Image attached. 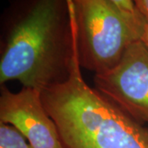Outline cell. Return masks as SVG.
<instances>
[{
	"label": "cell",
	"mask_w": 148,
	"mask_h": 148,
	"mask_svg": "<svg viewBox=\"0 0 148 148\" xmlns=\"http://www.w3.org/2000/svg\"><path fill=\"white\" fill-rule=\"evenodd\" d=\"M122 11L133 16H142L133 3L132 0H110Z\"/></svg>",
	"instance_id": "52a82bcc"
},
{
	"label": "cell",
	"mask_w": 148,
	"mask_h": 148,
	"mask_svg": "<svg viewBox=\"0 0 148 148\" xmlns=\"http://www.w3.org/2000/svg\"><path fill=\"white\" fill-rule=\"evenodd\" d=\"M27 141L15 127L0 123V148H34Z\"/></svg>",
	"instance_id": "8992f818"
},
{
	"label": "cell",
	"mask_w": 148,
	"mask_h": 148,
	"mask_svg": "<svg viewBox=\"0 0 148 148\" xmlns=\"http://www.w3.org/2000/svg\"><path fill=\"white\" fill-rule=\"evenodd\" d=\"M42 91L23 87L12 92L3 87L0 123L15 127L34 148H64L58 128L42 101Z\"/></svg>",
	"instance_id": "5b68a950"
},
{
	"label": "cell",
	"mask_w": 148,
	"mask_h": 148,
	"mask_svg": "<svg viewBox=\"0 0 148 148\" xmlns=\"http://www.w3.org/2000/svg\"><path fill=\"white\" fill-rule=\"evenodd\" d=\"M41 95L64 148H148V127L88 86L77 58L69 78Z\"/></svg>",
	"instance_id": "7a4b0ae2"
},
{
	"label": "cell",
	"mask_w": 148,
	"mask_h": 148,
	"mask_svg": "<svg viewBox=\"0 0 148 148\" xmlns=\"http://www.w3.org/2000/svg\"><path fill=\"white\" fill-rule=\"evenodd\" d=\"M80 67L105 73L116 65L132 43L141 40L146 22L110 0H67Z\"/></svg>",
	"instance_id": "3957f363"
},
{
	"label": "cell",
	"mask_w": 148,
	"mask_h": 148,
	"mask_svg": "<svg viewBox=\"0 0 148 148\" xmlns=\"http://www.w3.org/2000/svg\"><path fill=\"white\" fill-rule=\"evenodd\" d=\"M132 1L138 12L148 22V0H132Z\"/></svg>",
	"instance_id": "ba28073f"
},
{
	"label": "cell",
	"mask_w": 148,
	"mask_h": 148,
	"mask_svg": "<svg viewBox=\"0 0 148 148\" xmlns=\"http://www.w3.org/2000/svg\"><path fill=\"white\" fill-rule=\"evenodd\" d=\"M96 90L138 122L148 123V49L140 40L127 48L119 62L95 74Z\"/></svg>",
	"instance_id": "277c9868"
},
{
	"label": "cell",
	"mask_w": 148,
	"mask_h": 148,
	"mask_svg": "<svg viewBox=\"0 0 148 148\" xmlns=\"http://www.w3.org/2000/svg\"><path fill=\"white\" fill-rule=\"evenodd\" d=\"M77 58L67 0H34L12 25L0 58V83L40 91L69 78Z\"/></svg>",
	"instance_id": "6da1fadb"
},
{
	"label": "cell",
	"mask_w": 148,
	"mask_h": 148,
	"mask_svg": "<svg viewBox=\"0 0 148 148\" xmlns=\"http://www.w3.org/2000/svg\"><path fill=\"white\" fill-rule=\"evenodd\" d=\"M141 40L144 43V45L148 49V22L147 21L143 26V32L141 35Z\"/></svg>",
	"instance_id": "9c48e42d"
}]
</instances>
